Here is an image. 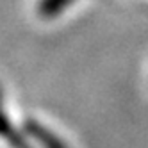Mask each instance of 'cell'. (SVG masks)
<instances>
[{"instance_id":"cell-3","label":"cell","mask_w":148,"mask_h":148,"mask_svg":"<svg viewBox=\"0 0 148 148\" xmlns=\"http://www.w3.org/2000/svg\"><path fill=\"white\" fill-rule=\"evenodd\" d=\"M77 0H39L38 4V14L45 20H52L62 14V11L71 7Z\"/></svg>"},{"instance_id":"cell-2","label":"cell","mask_w":148,"mask_h":148,"mask_svg":"<svg viewBox=\"0 0 148 148\" xmlns=\"http://www.w3.org/2000/svg\"><path fill=\"white\" fill-rule=\"evenodd\" d=\"M0 137H4L13 148H30L29 143L22 137V134L9 123V118L5 116V111L2 107V97H0Z\"/></svg>"},{"instance_id":"cell-1","label":"cell","mask_w":148,"mask_h":148,"mask_svg":"<svg viewBox=\"0 0 148 148\" xmlns=\"http://www.w3.org/2000/svg\"><path fill=\"white\" fill-rule=\"evenodd\" d=\"M25 130L43 148H68V145L62 139H59V137L54 132H50L45 125H41V123H38L34 120H27L25 121Z\"/></svg>"}]
</instances>
